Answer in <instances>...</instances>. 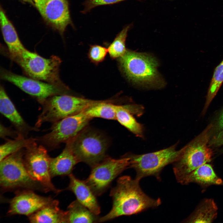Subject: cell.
I'll return each instance as SVG.
<instances>
[{
    "label": "cell",
    "instance_id": "obj_1",
    "mask_svg": "<svg viewBox=\"0 0 223 223\" xmlns=\"http://www.w3.org/2000/svg\"><path fill=\"white\" fill-rule=\"evenodd\" d=\"M139 181L128 176L119 178L116 186L110 192L113 200L112 208L107 214L100 218L98 221L103 222L120 216L136 214L160 205L161 199H153L147 195L141 189Z\"/></svg>",
    "mask_w": 223,
    "mask_h": 223
},
{
    "label": "cell",
    "instance_id": "obj_2",
    "mask_svg": "<svg viewBox=\"0 0 223 223\" xmlns=\"http://www.w3.org/2000/svg\"><path fill=\"white\" fill-rule=\"evenodd\" d=\"M119 67L126 78L136 85L161 88L164 82L158 71V62L149 54L127 50L118 59Z\"/></svg>",
    "mask_w": 223,
    "mask_h": 223
},
{
    "label": "cell",
    "instance_id": "obj_3",
    "mask_svg": "<svg viewBox=\"0 0 223 223\" xmlns=\"http://www.w3.org/2000/svg\"><path fill=\"white\" fill-rule=\"evenodd\" d=\"M211 127L208 126L195 139L182 148L179 157L173 163V172L178 182L184 185L192 172L211 161L212 152L208 143Z\"/></svg>",
    "mask_w": 223,
    "mask_h": 223
},
{
    "label": "cell",
    "instance_id": "obj_4",
    "mask_svg": "<svg viewBox=\"0 0 223 223\" xmlns=\"http://www.w3.org/2000/svg\"><path fill=\"white\" fill-rule=\"evenodd\" d=\"M99 101L66 94L51 96L40 103L42 109L35 127L38 128L45 122L53 123L78 113Z\"/></svg>",
    "mask_w": 223,
    "mask_h": 223
},
{
    "label": "cell",
    "instance_id": "obj_5",
    "mask_svg": "<svg viewBox=\"0 0 223 223\" xmlns=\"http://www.w3.org/2000/svg\"><path fill=\"white\" fill-rule=\"evenodd\" d=\"M14 61L31 78L69 89L59 78V68L61 61L59 57L53 55L46 59L27 50Z\"/></svg>",
    "mask_w": 223,
    "mask_h": 223
},
{
    "label": "cell",
    "instance_id": "obj_6",
    "mask_svg": "<svg viewBox=\"0 0 223 223\" xmlns=\"http://www.w3.org/2000/svg\"><path fill=\"white\" fill-rule=\"evenodd\" d=\"M176 145L156 151L141 155L129 154V168L136 172L135 178L139 181L143 177H155L161 180L160 173L168 165L174 163L178 158L182 149L177 150Z\"/></svg>",
    "mask_w": 223,
    "mask_h": 223
},
{
    "label": "cell",
    "instance_id": "obj_7",
    "mask_svg": "<svg viewBox=\"0 0 223 223\" xmlns=\"http://www.w3.org/2000/svg\"><path fill=\"white\" fill-rule=\"evenodd\" d=\"M85 128L69 141L79 162L92 168L106 157L108 143L101 133Z\"/></svg>",
    "mask_w": 223,
    "mask_h": 223
},
{
    "label": "cell",
    "instance_id": "obj_8",
    "mask_svg": "<svg viewBox=\"0 0 223 223\" xmlns=\"http://www.w3.org/2000/svg\"><path fill=\"white\" fill-rule=\"evenodd\" d=\"M24 149L0 161V185L3 189L22 188L32 190L42 187L27 171L24 160Z\"/></svg>",
    "mask_w": 223,
    "mask_h": 223
},
{
    "label": "cell",
    "instance_id": "obj_9",
    "mask_svg": "<svg viewBox=\"0 0 223 223\" xmlns=\"http://www.w3.org/2000/svg\"><path fill=\"white\" fill-rule=\"evenodd\" d=\"M91 119L84 110L53 123L50 131L36 138L37 142L46 148H57L62 143H66L86 127Z\"/></svg>",
    "mask_w": 223,
    "mask_h": 223
},
{
    "label": "cell",
    "instance_id": "obj_10",
    "mask_svg": "<svg viewBox=\"0 0 223 223\" xmlns=\"http://www.w3.org/2000/svg\"><path fill=\"white\" fill-rule=\"evenodd\" d=\"M35 142L25 148L24 164L32 178L39 184L45 191H52L56 193L60 191L52 183L50 172L51 158L47 149L43 145Z\"/></svg>",
    "mask_w": 223,
    "mask_h": 223
},
{
    "label": "cell",
    "instance_id": "obj_11",
    "mask_svg": "<svg viewBox=\"0 0 223 223\" xmlns=\"http://www.w3.org/2000/svg\"><path fill=\"white\" fill-rule=\"evenodd\" d=\"M130 159L127 155L118 159L106 157L92 167L89 176L84 181L96 195H101L116 177L129 168Z\"/></svg>",
    "mask_w": 223,
    "mask_h": 223
},
{
    "label": "cell",
    "instance_id": "obj_12",
    "mask_svg": "<svg viewBox=\"0 0 223 223\" xmlns=\"http://www.w3.org/2000/svg\"><path fill=\"white\" fill-rule=\"evenodd\" d=\"M1 72L3 80L14 84L27 94L37 98L40 103L51 96L65 94L68 90L14 73L4 69Z\"/></svg>",
    "mask_w": 223,
    "mask_h": 223
},
{
    "label": "cell",
    "instance_id": "obj_13",
    "mask_svg": "<svg viewBox=\"0 0 223 223\" xmlns=\"http://www.w3.org/2000/svg\"><path fill=\"white\" fill-rule=\"evenodd\" d=\"M34 4L45 20L63 34L72 24L67 0H33Z\"/></svg>",
    "mask_w": 223,
    "mask_h": 223
},
{
    "label": "cell",
    "instance_id": "obj_14",
    "mask_svg": "<svg viewBox=\"0 0 223 223\" xmlns=\"http://www.w3.org/2000/svg\"><path fill=\"white\" fill-rule=\"evenodd\" d=\"M53 200L50 197L38 195L32 190L19 191L10 200L7 213L10 215L19 214L29 216Z\"/></svg>",
    "mask_w": 223,
    "mask_h": 223
},
{
    "label": "cell",
    "instance_id": "obj_15",
    "mask_svg": "<svg viewBox=\"0 0 223 223\" xmlns=\"http://www.w3.org/2000/svg\"><path fill=\"white\" fill-rule=\"evenodd\" d=\"M0 112L11 122L17 131L25 137L29 131H37L38 129L36 127L29 126L25 122L1 85L0 90Z\"/></svg>",
    "mask_w": 223,
    "mask_h": 223
},
{
    "label": "cell",
    "instance_id": "obj_16",
    "mask_svg": "<svg viewBox=\"0 0 223 223\" xmlns=\"http://www.w3.org/2000/svg\"><path fill=\"white\" fill-rule=\"evenodd\" d=\"M68 176L69 183L67 189L72 192L77 200L82 204L95 215H98L100 212V208L96 195L90 187L84 181L79 180L72 174Z\"/></svg>",
    "mask_w": 223,
    "mask_h": 223
},
{
    "label": "cell",
    "instance_id": "obj_17",
    "mask_svg": "<svg viewBox=\"0 0 223 223\" xmlns=\"http://www.w3.org/2000/svg\"><path fill=\"white\" fill-rule=\"evenodd\" d=\"M0 19L4 40L7 46L10 56L14 60L21 56L27 49L22 43L14 26L2 8L0 9Z\"/></svg>",
    "mask_w": 223,
    "mask_h": 223
},
{
    "label": "cell",
    "instance_id": "obj_18",
    "mask_svg": "<svg viewBox=\"0 0 223 223\" xmlns=\"http://www.w3.org/2000/svg\"><path fill=\"white\" fill-rule=\"evenodd\" d=\"M79 161L74 154L68 141L65 147L58 156L51 158L50 172L51 178L57 176L68 175L71 173L75 166Z\"/></svg>",
    "mask_w": 223,
    "mask_h": 223
},
{
    "label": "cell",
    "instance_id": "obj_19",
    "mask_svg": "<svg viewBox=\"0 0 223 223\" xmlns=\"http://www.w3.org/2000/svg\"><path fill=\"white\" fill-rule=\"evenodd\" d=\"M68 211L59 207V202L53 200L48 204L29 216L30 222L68 223Z\"/></svg>",
    "mask_w": 223,
    "mask_h": 223
},
{
    "label": "cell",
    "instance_id": "obj_20",
    "mask_svg": "<svg viewBox=\"0 0 223 223\" xmlns=\"http://www.w3.org/2000/svg\"><path fill=\"white\" fill-rule=\"evenodd\" d=\"M143 109L142 107L138 105H122L116 112V120L137 136L142 137L143 134L142 126L133 115H141Z\"/></svg>",
    "mask_w": 223,
    "mask_h": 223
},
{
    "label": "cell",
    "instance_id": "obj_21",
    "mask_svg": "<svg viewBox=\"0 0 223 223\" xmlns=\"http://www.w3.org/2000/svg\"><path fill=\"white\" fill-rule=\"evenodd\" d=\"M191 182L196 183L203 186L223 183L222 180L215 173L211 165L208 163L202 165L192 172L187 178L185 185Z\"/></svg>",
    "mask_w": 223,
    "mask_h": 223
},
{
    "label": "cell",
    "instance_id": "obj_22",
    "mask_svg": "<svg viewBox=\"0 0 223 223\" xmlns=\"http://www.w3.org/2000/svg\"><path fill=\"white\" fill-rule=\"evenodd\" d=\"M217 208L214 200L206 199L202 201L184 222L189 223H211L216 218Z\"/></svg>",
    "mask_w": 223,
    "mask_h": 223
},
{
    "label": "cell",
    "instance_id": "obj_23",
    "mask_svg": "<svg viewBox=\"0 0 223 223\" xmlns=\"http://www.w3.org/2000/svg\"><path fill=\"white\" fill-rule=\"evenodd\" d=\"M121 106V105L113 104L109 101L100 100L87 108L84 111L91 119L94 118H101L116 120V112Z\"/></svg>",
    "mask_w": 223,
    "mask_h": 223
},
{
    "label": "cell",
    "instance_id": "obj_24",
    "mask_svg": "<svg viewBox=\"0 0 223 223\" xmlns=\"http://www.w3.org/2000/svg\"><path fill=\"white\" fill-rule=\"evenodd\" d=\"M68 223H93L98 221L97 216L77 200L68 208Z\"/></svg>",
    "mask_w": 223,
    "mask_h": 223
},
{
    "label": "cell",
    "instance_id": "obj_25",
    "mask_svg": "<svg viewBox=\"0 0 223 223\" xmlns=\"http://www.w3.org/2000/svg\"><path fill=\"white\" fill-rule=\"evenodd\" d=\"M26 137L20 135L13 140H8L0 146V161L9 155L24 148L37 141L36 138Z\"/></svg>",
    "mask_w": 223,
    "mask_h": 223
},
{
    "label": "cell",
    "instance_id": "obj_26",
    "mask_svg": "<svg viewBox=\"0 0 223 223\" xmlns=\"http://www.w3.org/2000/svg\"><path fill=\"white\" fill-rule=\"evenodd\" d=\"M131 26L129 24L125 27L109 46L107 48L108 52L112 59H118L126 52L127 50L125 46L126 40L128 32Z\"/></svg>",
    "mask_w": 223,
    "mask_h": 223
},
{
    "label": "cell",
    "instance_id": "obj_27",
    "mask_svg": "<svg viewBox=\"0 0 223 223\" xmlns=\"http://www.w3.org/2000/svg\"><path fill=\"white\" fill-rule=\"evenodd\" d=\"M223 82V59L215 68L209 86L203 109L205 112Z\"/></svg>",
    "mask_w": 223,
    "mask_h": 223
},
{
    "label": "cell",
    "instance_id": "obj_28",
    "mask_svg": "<svg viewBox=\"0 0 223 223\" xmlns=\"http://www.w3.org/2000/svg\"><path fill=\"white\" fill-rule=\"evenodd\" d=\"M108 52L107 49L100 45H91L88 53V57L91 62L98 64L105 59Z\"/></svg>",
    "mask_w": 223,
    "mask_h": 223
},
{
    "label": "cell",
    "instance_id": "obj_29",
    "mask_svg": "<svg viewBox=\"0 0 223 223\" xmlns=\"http://www.w3.org/2000/svg\"><path fill=\"white\" fill-rule=\"evenodd\" d=\"M125 0H85L82 12L86 13L94 8L100 5L114 4Z\"/></svg>",
    "mask_w": 223,
    "mask_h": 223
},
{
    "label": "cell",
    "instance_id": "obj_30",
    "mask_svg": "<svg viewBox=\"0 0 223 223\" xmlns=\"http://www.w3.org/2000/svg\"><path fill=\"white\" fill-rule=\"evenodd\" d=\"M20 135L21 134L17 131L15 132L13 131L10 129L6 128L1 124H0V136L2 138L7 136H14L15 138Z\"/></svg>",
    "mask_w": 223,
    "mask_h": 223
},
{
    "label": "cell",
    "instance_id": "obj_31",
    "mask_svg": "<svg viewBox=\"0 0 223 223\" xmlns=\"http://www.w3.org/2000/svg\"><path fill=\"white\" fill-rule=\"evenodd\" d=\"M210 143L214 146H219L223 145V129L212 138Z\"/></svg>",
    "mask_w": 223,
    "mask_h": 223
},
{
    "label": "cell",
    "instance_id": "obj_32",
    "mask_svg": "<svg viewBox=\"0 0 223 223\" xmlns=\"http://www.w3.org/2000/svg\"><path fill=\"white\" fill-rule=\"evenodd\" d=\"M217 127L219 130H221L223 129V111L219 118Z\"/></svg>",
    "mask_w": 223,
    "mask_h": 223
},
{
    "label": "cell",
    "instance_id": "obj_33",
    "mask_svg": "<svg viewBox=\"0 0 223 223\" xmlns=\"http://www.w3.org/2000/svg\"><path fill=\"white\" fill-rule=\"evenodd\" d=\"M24 2H28L31 4H34V2L33 0H22Z\"/></svg>",
    "mask_w": 223,
    "mask_h": 223
}]
</instances>
